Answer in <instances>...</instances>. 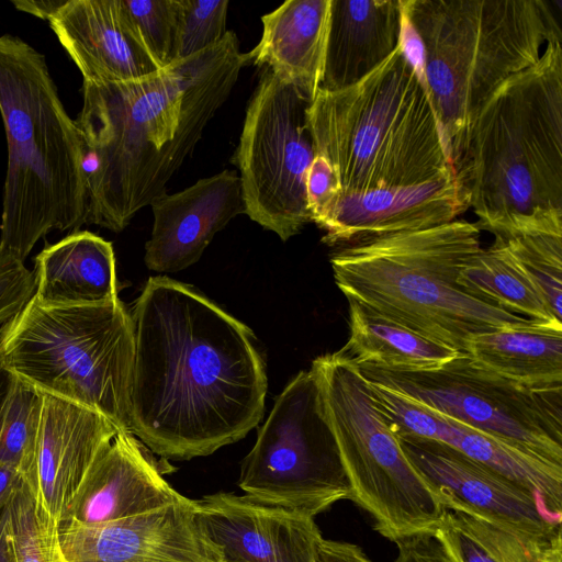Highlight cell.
<instances>
[{"label": "cell", "mask_w": 562, "mask_h": 562, "mask_svg": "<svg viewBox=\"0 0 562 562\" xmlns=\"http://www.w3.org/2000/svg\"><path fill=\"white\" fill-rule=\"evenodd\" d=\"M131 316L130 432L151 452L205 457L259 424L267 375L245 324L166 277L148 279Z\"/></svg>", "instance_id": "cell-1"}, {"label": "cell", "mask_w": 562, "mask_h": 562, "mask_svg": "<svg viewBox=\"0 0 562 562\" xmlns=\"http://www.w3.org/2000/svg\"><path fill=\"white\" fill-rule=\"evenodd\" d=\"M244 53L234 31L150 76L82 83L88 224L119 233L158 195L232 93Z\"/></svg>", "instance_id": "cell-2"}, {"label": "cell", "mask_w": 562, "mask_h": 562, "mask_svg": "<svg viewBox=\"0 0 562 562\" xmlns=\"http://www.w3.org/2000/svg\"><path fill=\"white\" fill-rule=\"evenodd\" d=\"M461 191L493 235L562 214V45L506 79L451 149Z\"/></svg>", "instance_id": "cell-3"}, {"label": "cell", "mask_w": 562, "mask_h": 562, "mask_svg": "<svg viewBox=\"0 0 562 562\" xmlns=\"http://www.w3.org/2000/svg\"><path fill=\"white\" fill-rule=\"evenodd\" d=\"M0 113L8 144L0 250L24 262L52 231L88 224L86 150L45 56L0 36Z\"/></svg>", "instance_id": "cell-4"}, {"label": "cell", "mask_w": 562, "mask_h": 562, "mask_svg": "<svg viewBox=\"0 0 562 562\" xmlns=\"http://www.w3.org/2000/svg\"><path fill=\"white\" fill-rule=\"evenodd\" d=\"M481 248L476 224L454 220L339 247L330 265L347 300L467 353L481 334L533 323L458 284L460 271Z\"/></svg>", "instance_id": "cell-5"}, {"label": "cell", "mask_w": 562, "mask_h": 562, "mask_svg": "<svg viewBox=\"0 0 562 562\" xmlns=\"http://www.w3.org/2000/svg\"><path fill=\"white\" fill-rule=\"evenodd\" d=\"M315 154L340 194L411 187L454 173L427 92L398 47L359 82L319 88L307 108Z\"/></svg>", "instance_id": "cell-6"}, {"label": "cell", "mask_w": 562, "mask_h": 562, "mask_svg": "<svg viewBox=\"0 0 562 562\" xmlns=\"http://www.w3.org/2000/svg\"><path fill=\"white\" fill-rule=\"evenodd\" d=\"M544 0H402L423 55V86L450 156L485 100L562 32Z\"/></svg>", "instance_id": "cell-7"}, {"label": "cell", "mask_w": 562, "mask_h": 562, "mask_svg": "<svg viewBox=\"0 0 562 562\" xmlns=\"http://www.w3.org/2000/svg\"><path fill=\"white\" fill-rule=\"evenodd\" d=\"M134 353L133 319L120 299L50 305L32 297L0 327V367L8 374L128 432Z\"/></svg>", "instance_id": "cell-8"}, {"label": "cell", "mask_w": 562, "mask_h": 562, "mask_svg": "<svg viewBox=\"0 0 562 562\" xmlns=\"http://www.w3.org/2000/svg\"><path fill=\"white\" fill-rule=\"evenodd\" d=\"M335 438L351 501L391 541L432 532L445 504L405 454L378 408L357 363L342 350L317 357L310 369Z\"/></svg>", "instance_id": "cell-9"}, {"label": "cell", "mask_w": 562, "mask_h": 562, "mask_svg": "<svg viewBox=\"0 0 562 562\" xmlns=\"http://www.w3.org/2000/svg\"><path fill=\"white\" fill-rule=\"evenodd\" d=\"M358 367L370 382L562 467V389L518 384L467 353L427 371Z\"/></svg>", "instance_id": "cell-10"}, {"label": "cell", "mask_w": 562, "mask_h": 562, "mask_svg": "<svg viewBox=\"0 0 562 562\" xmlns=\"http://www.w3.org/2000/svg\"><path fill=\"white\" fill-rule=\"evenodd\" d=\"M238 485L255 499L313 518L351 498L311 370L299 372L276 398L241 462Z\"/></svg>", "instance_id": "cell-11"}, {"label": "cell", "mask_w": 562, "mask_h": 562, "mask_svg": "<svg viewBox=\"0 0 562 562\" xmlns=\"http://www.w3.org/2000/svg\"><path fill=\"white\" fill-rule=\"evenodd\" d=\"M311 100L262 68L232 162L239 170L245 214L286 241L311 222L305 182L315 156Z\"/></svg>", "instance_id": "cell-12"}, {"label": "cell", "mask_w": 562, "mask_h": 562, "mask_svg": "<svg viewBox=\"0 0 562 562\" xmlns=\"http://www.w3.org/2000/svg\"><path fill=\"white\" fill-rule=\"evenodd\" d=\"M63 562H223L186 497L145 514L92 525L58 527Z\"/></svg>", "instance_id": "cell-13"}, {"label": "cell", "mask_w": 562, "mask_h": 562, "mask_svg": "<svg viewBox=\"0 0 562 562\" xmlns=\"http://www.w3.org/2000/svg\"><path fill=\"white\" fill-rule=\"evenodd\" d=\"M396 436L408 460L446 508H467L526 535L562 533L561 518L515 482L439 441Z\"/></svg>", "instance_id": "cell-14"}, {"label": "cell", "mask_w": 562, "mask_h": 562, "mask_svg": "<svg viewBox=\"0 0 562 562\" xmlns=\"http://www.w3.org/2000/svg\"><path fill=\"white\" fill-rule=\"evenodd\" d=\"M195 519L223 562H317L322 533L299 512L220 492L195 501Z\"/></svg>", "instance_id": "cell-15"}, {"label": "cell", "mask_w": 562, "mask_h": 562, "mask_svg": "<svg viewBox=\"0 0 562 562\" xmlns=\"http://www.w3.org/2000/svg\"><path fill=\"white\" fill-rule=\"evenodd\" d=\"M34 468L27 484L41 519L58 528L88 469L119 429L103 415L42 394Z\"/></svg>", "instance_id": "cell-16"}, {"label": "cell", "mask_w": 562, "mask_h": 562, "mask_svg": "<svg viewBox=\"0 0 562 562\" xmlns=\"http://www.w3.org/2000/svg\"><path fill=\"white\" fill-rule=\"evenodd\" d=\"M149 205L154 224L144 260L156 272L190 267L216 233L245 213L238 172L229 169L202 178L182 191L162 193Z\"/></svg>", "instance_id": "cell-17"}, {"label": "cell", "mask_w": 562, "mask_h": 562, "mask_svg": "<svg viewBox=\"0 0 562 562\" xmlns=\"http://www.w3.org/2000/svg\"><path fill=\"white\" fill-rule=\"evenodd\" d=\"M184 498L165 480L140 441L133 434L119 430L88 469L60 524L92 525L123 519Z\"/></svg>", "instance_id": "cell-18"}, {"label": "cell", "mask_w": 562, "mask_h": 562, "mask_svg": "<svg viewBox=\"0 0 562 562\" xmlns=\"http://www.w3.org/2000/svg\"><path fill=\"white\" fill-rule=\"evenodd\" d=\"M47 22L88 82H121L161 70L122 0H61Z\"/></svg>", "instance_id": "cell-19"}, {"label": "cell", "mask_w": 562, "mask_h": 562, "mask_svg": "<svg viewBox=\"0 0 562 562\" xmlns=\"http://www.w3.org/2000/svg\"><path fill=\"white\" fill-rule=\"evenodd\" d=\"M469 209L456 173L425 183L340 194L322 227L323 243L344 247L382 235L452 222Z\"/></svg>", "instance_id": "cell-20"}, {"label": "cell", "mask_w": 562, "mask_h": 562, "mask_svg": "<svg viewBox=\"0 0 562 562\" xmlns=\"http://www.w3.org/2000/svg\"><path fill=\"white\" fill-rule=\"evenodd\" d=\"M402 0H330L321 88L359 82L400 45Z\"/></svg>", "instance_id": "cell-21"}, {"label": "cell", "mask_w": 562, "mask_h": 562, "mask_svg": "<svg viewBox=\"0 0 562 562\" xmlns=\"http://www.w3.org/2000/svg\"><path fill=\"white\" fill-rule=\"evenodd\" d=\"M330 0H288L261 16L259 43L245 64L267 68L314 100L322 85Z\"/></svg>", "instance_id": "cell-22"}, {"label": "cell", "mask_w": 562, "mask_h": 562, "mask_svg": "<svg viewBox=\"0 0 562 562\" xmlns=\"http://www.w3.org/2000/svg\"><path fill=\"white\" fill-rule=\"evenodd\" d=\"M34 299L75 305L119 299L112 244L89 231H74L35 257Z\"/></svg>", "instance_id": "cell-23"}, {"label": "cell", "mask_w": 562, "mask_h": 562, "mask_svg": "<svg viewBox=\"0 0 562 562\" xmlns=\"http://www.w3.org/2000/svg\"><path fill=\"white\" fill-rule=\"evenodd\" d=\"M467 355L518 384L562 389V329L530 323L472 338Z\"/></svg>", "instance_id": "cell-24"}, {"label": "cell", "mask_w": 562, "mask_h": 562, "mask_svg": "<svg viewBox=\"0 0 562 562\" xmlns=\"http://www.w3.org/2000/svg\"><path fill=\"white\" fill-rule=\"evenodd\" d=\"M432 535L454 562H562V533L526 535L467 508H446Z\"/></svg>", "instance_id": "cell-25"}, {"label": "cell", "mask_w": 562, "mask_h": 562, "mask_svg": "<svg viewBox=\"0 0 562 562\" xmlns=\"http://www.w3.org/2000/svg\"><path fill=\"white\" fill-rule=\"evenodd\" d=\"M349 338L342 350L358 364L391 371H427L461 352L430 340L348 300Z\"/></svg>", "instance_id": "cell-26"}, {"label": "cell", "mask_w": 562, "mask_h": 562, "mask_svg": "<svg viewBox=\"0 0 562 562\" xmlns=\"http://www.w3.org/2000/svg\"><path fill=\"white\" fill-rule=\"evenodd\" d=\"M437 414L439 419L434 441L454 448L526 488L550 514L561 518L562 467L546 462L506 441Z\"/></svg>", "instance_id": "cell-27"}, {"label": "cell", "mask_w": 562, "mask_h": 562, "mask_svg": "<svg viewBox=\"0 0 562 562\" xmlns=\"http://www.w3.org/2000/svg\"><path fill=\"white\" fill-rule=\"evenodd\" d=\"M458 284L470 295L533 323L562 329L539 284L503 244L494 239L462 268Z\"/></svg>", "instance_id": "cell-28"}, {"label": "cell", "mask_w": 562, "mask_h": 562, "mask_svg": "<svg viewBox=\"0 0 562 562\" xmlns=\"http://www.w3.org/2000/svg\"><path fill=\"white\" fill-rule=\"evenodd\" d=\"M494 237L536 280L562 319V214L527 221Z\"/></svg>", "instance_id": "cell-29"}, {"label": "cell", "mask_w": 562, "mask_h": 562, "mask_svg": "<svg viewBox=\"0 0 562 562\" xmlns=\"http://www.w3.org/2000/svg\"><path fill=\"white\" fill-rule=\"evenodd\" d=\"M42 403L41 393L9 374L0 398V464L24 481L34 468Z\"/></svg>", "instance_id": "cell-30"}, {"label": "cell", "mask_w": 562, "mask_h": 562, "mask_svg": "<svg viewBox=\"0 0 562 562\" xmlns=\"http://www.w3.org/2000/svg\"><path fill=\"white\" fill-rule=\"evenodd\" d=\"M8 512L11 562H53V542L58 528L40 518L23 479L8 504Z\"/></svg>", "instance_id": "cell-31"}, {"label": "cell", "mask_w": 562, "mask_h": 562, "mask_svg": "<svg viewBox=\"0 0 562 562\" xmlns=\"http://www.w3.org/2000/svg\"><path fill=\"white\" fill-rule=\"evenodd\" d=\"M228 0H176L172 61L218 43L226 34Z\"/></svg>", "instance_id": "cell-32"}, {"label": "cell", "mask_w": 562, "mask_h": 562, "mask_svg": "<svg viewBox=\"0 0 562 562\" xmlns=\"http://www.w3.org/2000/svg\"><path fill=\"white\" fill-rule=\"evenodd\" d=\"M140 42L164 69L172 61L176 0H122Z\"/></svg>", "instance_id": "cell-33"}, {"label": "cell", "mask_w": 562, "mask_h": 562, "mask_svg": "<svg viewBox=\"0 0 562 562\" xmlns=\"http://www.w3.org/2000/svg\"><path fill=\"white\" fill-rule=\"evenodd\" d=\"M34 294V272L0 250V326L19 314Z\"/></svg>", "instance_id": "cell-34"}, {"label": "cell", "mask_w": 562, "mask_h": 562, "mask_svg": "<svg viewBox=\"0 0 562 562\" xmlns=\"http://www.w3.org/2000/svg\"><path fill=\"white\" fill-rule=\"evenodd\" d=\"M305 192L311 222L322 229L336 205L341 188L333 167L319 154H315L308 168Z\"/></svg>", "instance_id": "cell-35"}, {"label": "cell", "mask_w": 562, "mask_h": 562, "mask_svg": "<svg viewBox=\"0 0 562 562\" xmlns=\"http://www.w3.org/2000/svg\"><path fill=\"white\" fill-rule=\"evenodd\" d=\"M394 562H454L432 532H419L394 541Z\"/></svg>", "instance_id": "cell-36"}, {"label": "cell", "mask_w": 562, "mask_h": 562, "mask_svg": "<svg viewBox=\"0 0 562 562\" xmlns=\"http://www.w3.org/2000/svg\"><path fill=\"white\" fill-rule=\"evenodd\" d=\"M317 562H373L363 550L352 543L322 539L317 551Z\"/></svg>", "instance_id": "cell-37"}, {"label": "cell", "mask_w": 562, "mask_h": 562, "mask_svg": "<svg viewBox=\"0 0 562 562\" xmlns=\"http://www.w3.org/2000/svg\"><path fill=\"white\" fill-rule=\"evenodd\" d=\"M61 0H13V5L19 10L30 13L42 20L48 16L58 8Z\"/></svg>", "instance_id": "cell-38"}, {"label": "cell", "mask_w": 562, "mask_h": 562, "mask_svg": "<svg viewBox=\"0 0 562 562\" xmlns=\"http://www.w3.org/2000/svg\"><path fill=\"white\" fill-rule=\"evenodd\" d=\"M21 481L22 476L16 471L0 464V513L8 506Z\"/></svg>", "instance_id": "cell-39"}, {"label": "cell", "mask_w": 562, "mask_h": 562, "mask_svg": "<svg viewBox=\"0 0 562 562\" xmlns=\"http://www.w3.org/2000/svg\"><path fill=\"white\" fill-rule=\"evenodd\" d=\"M0 562H11L8 506L0 513Z\"/></svg>", "instance_id": "cell-40"}, {"label": "cell", "mask_w": 562, "mask_h": 562, "mask_svg": "<svg viewBox=\"0 0 562 562\" xmlns=\"http://www.w3.org/2000/svg\"><path fill=\"white\" fill-rule=\"evenodd\" d=\"M9 374L0 367V398L5 390Z\"/></svg>", "instance_id": "cell-41"}]
</instances>
